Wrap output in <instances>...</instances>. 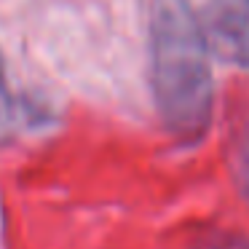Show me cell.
Instances as JSON below:
<instances>
[{"mask_svg":"<svg viewBox=\"0 0 249 249\" xmlns=\"http://www.w3.org/2000/svg\"><path fill=\"white\" fill-rule=\"evenodd\" d=\"M150 83L161 121L177 140H198L214 105L209 51L185 0H158L150 19Z\"/></svg>","mask_w":249,"mask_h":249,"instance_id":"obj_1","label":"cell"},{"mask_svg":"<svg viewBox=\"0 0 249 249\" xmlns=\"http://www.w3.org/2000/svg\"><path fill=\"white\" fill-rule=\"evenodd\" d=\"M193 19L206 51L249 67V0H198Z\"/></svg>","mask_w":249,"mask_h":249,"instance_id":"obj_2","label":"cell"},{"mask_svg":"<svg viewBox=\"0 0 249 249\" xmlns=\"http://www.w3.org/2000/svg\"><path fill=\"white\" fill-rule=\"evenodd\" d=\"M244 188L249 193V147H247V156H244Z\"/></svg>","mask_w":249,"mask_h":249,"instance_id":"obj_5","label":"cell"},{"mask_svg":"<svg viewBox=\"0 0 249 249\" xmlns=\"http://www.w3.org/2000/svg\"><path fill=\"white\" fill-rule=\"evenodd\" d=\"M8 115H11V94H8V83H6V65H3V56H0V129L8 124Z\"/></svg>","mask_w":249,"mask_h":249,"instance_id":"obj_4","label":"cell"},{"mask_svg":"<svg viewBox=\"0 0 249 249\" xmlns=\"http://www.w3.org/2000/svg\"><path fill=\"white\" fill-rule=\"evenodd\" d=\"M193 249H249V238L244 233L236 231H220V228H212L209 233L196 241Z\"/></svg>","mask_w":249,"mask_h":249,"instance_id":"obj_3","label":"cell"}]
</instances>
